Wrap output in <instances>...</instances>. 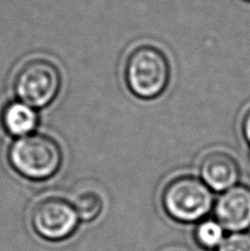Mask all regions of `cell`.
Segmentation results:
<instances>
[{"label":"cell","mask_w":250,"mask_h":251,"mask_svg":"<svg viewBox=\"0 0 250 251\" xmlns=\"http://www.w3.org/2000/svg\"><path fill=\"white\" fill-rule=\"evenodd\" d=\"M171 70L166 54L153 46H139L127 56L125 80L132 95L145 100H154L166 91Z\"/></svg>","instance_id":"1"},{"label":"cell","mask_w":250,"mask_h":251,"mask_svg":"<svg viewBox=\"0 0 250 251\" xmlns=\"http://www.w3.org/2000/svg\"><path fill=\"white\" fill-rule=\"evenodd\" d=\"M9 163L17 173L33 181H43L59 171L63 153L54 139L46 134H29L12 143Z\"/></svg>","instance_id":"2"},{"label":"cell","mask_w":250,"mask_h":251,"mask_svg":"<svg viewBox=\"0 0 250 251\" xmlns=\"http://www.w3.org/2000/svg\"><path fill=\"white\" fill-rule=\"evenodd\" d=\"M162 206L174 221L198 224L208 216L215 204L213 191L199 177L177 176L162 191Z\"/></svg>","instance_id":"3"},{"label":"cell","mask_w":250,"mask_h":251,"mask_svg":"<svg viewBox=\"0 0 250 251\" xmlns=\"http://www.w3.org/2000/svg\"><path fill=\"white\" fill-rule=\"evenodd\" d=\"M62 75L54 63L43 57L25 61L15 75L13 88L20 101L32 108L50 105L59 95Z\"/></svg>","instance_id":"4"},{"label":"cell","mask_w":250,"mask_h":251,"mask_svg":"<svg viewBox=\"0 0 250 251\" xmlns=\"http://www.w3.org/2000/svg\"><path fill=\"white\" fill-rule=\"evenodd\" d=\"M74 205L59 196H49L35 203L30 222L35 234L50 241H60L73 235L78 226Z\"/></svg>","instance_id":"5"},{"label":"cell","mask_w":250,"mask_h":251,"mask_svg":"<svg viewBox=\"0 0 250 251\" xmlns=\"http://www.w3.org/2000/svg\"><path fill=\"white\" fill-rule=\"evenodd\" d=\"M214 216L228 232L250 229V187L237 184L221 193L214 204Z\"/></svg>","instance_id":"6"},{"label":"cell","mask_w":250,"mask_h":251,"mask_svg":"<svg viewBox=\"0 0 250 251\" xmlns=\"http://www.w3.org/2000/svg\"><path fill=\"white\" fill-rule=\"evenodd\" d=\"M200 176L213 192L223 193L238 184L240 168L237 161L224 151H213L203 156Z\"/></svg>","instance_id":"7"},{"label":"cell","mask_w":250,"mask_h":251,"mask_svg":"<svg viewBox=\"0 0 250 251\" xmlns=\"http://www.w3.org/2000/svg\"><path fill=\"white\" fill-rule=\"evenodd\" d=\"M1 125L6 132L15 137H25L37 128L38 114L22 101H11L1 111Z\"/></svg>","instance_id":"8"},{"label":"cell","mask_w":250,"mask_h":251,"mask_svg":"<svg viewBox=\"0 0 250 251\" xmlns=\"http://www.w3.org/2000/svg\"><path fill=\"white\" fill-rule=\"evenodd\" d=\"M226 230L215 218H205L196 224L194 239L200 248L216 250L226 238Z\"/></svg>","instance_id":"9"},{"label":"cell","mask_w":250,"mask_h":251,"mask_svg":"<svg viewBox=\"0 0 250 251\" xmlns=\"http://www.w3.org/2000/svg\"><path fill=\"white\" fill-rule=\"evenodd\" d=\"M73 205L79 219L83 222H93L104 208V201L97 192L85 191L78 194Z\"/></svg>","instance_id":"10"},{"label":"cell","mask_w":250,"mask_h":251,"mask_svg":"<svg viewBox=\"0 0 250 251\" xmlns=\"http://www.w3.org/2000/svg\"><path fill=\"white\" fill-rule=\"evenodd\" d=\"M216 251H250V232H230Z\"/></svg>","instance_id":"11"},{"label":"cell","mask_w":250,"mask_h":251,"mask_svg":"<svg viewBox=\"0 0 250 251\" xmlns=\"http://www.w3.org/2000/svg\"><path fill=\"white\" fill-rule=\"evenodd\" d=\"M242 131H243V136L245 138V140H246V142L250 147V109L247 111L243 119Z\"/></svg>","instance_id":"12"},{"label":"cell","mask_w":250,"mask_h":251,"mask_svg":"<svg viewBox=\"0 0 250 251\" xmlns=\"http://www.w3.org/2000/svg\"><path fill=\"white\" fill-rule=\"evenodd\" d=\"M245 1H248V2H250V0H245Z\"/></svg>","instance_id":"13"}]
</instances>
